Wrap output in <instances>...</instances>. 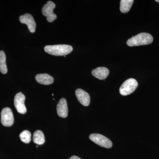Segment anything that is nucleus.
<instances>
[{"label":"nucleus","instance_id":"obj_11","mask_svg":"<svg viewBox=\"0 0 159 159\" xmlns=\"http://www.w3.org/2000/svg\"><path fill=\"white\" fill-rule=\"evenodd\" d=\"M109 74L108 69L104 67H99L94 69L92 72V74L94 77L99 80L106 79Z\"/></svg>","mask_w":159,"mask_h":159},{"label":"nucleus","instance_id":"obj_1","mask_svg":"<svg viewBox=\"0 0 159 159\" xmlns=\"http://www.w3.org/2000/svg\"><path fill=\"white\" fill-rule=\"evenodd\" d=\"M153 40V37L150 34L141 33L129 39L126 43L129 47L146 45L152 43Z\"/></svg>","mask_w":159,"mask_h":159},{"label":"nucleus","instance_id":"obj_7","mask_svg":"<svg viewBox=\"0 0 159 159\" xmlns=\"http://www.w3.org/2000/svg\"><path fill=\"white\" fill-rule=\"evenodd\" d=\"M25 97L22 93H18L14 98V105L16 110L21 114H25L27 112L25 101Z\"/></svg>","mask_w":159,"mask_h":159},{"label":"nucleus","instance_id":"obj_2","mask_svg":"<svg viewBox=\"0 0 159 159\" xmlns=\"http://www.w3.org/2000/svg\"><path fill=\"white\" fill-rule=\"evenodd\" d=\"M73 48L69 45L60 44L46 46L44 48L46 52L54 56H65L73 51Z\"/></svg>","mask_w":159,"mask_h":159},{"label":"nucleus","instance_id":"obj_10","mask_svg":"<svg viewBox=\"0 0 159 159\" xmlns=\"http://www.w3.org/2000/svg\"><path fill=\"white\" fill-rule=\"evenodd\" d=\"M57 111L59 117L65 118L67 116L68 109L66 100L65 98H62L60 100L57 105Z\"/></svg>","mask_w":159,"mask_h":159},{"label":"nucleus","instance_id":"obj_8","mask_svg":"<svg viewBox=\"0 0 159 159\" xmlns=\"http://www.w3.org/2000/svg\"><path fill=\"white\" fill-rule=\"evenodd\" d=\"M20 21L22 24H26L28 26L29 31L31 33L35 32L36 29V23L34 18L29 13L20 16L19 18Z\"/></svg>","mask_w":159,"mask_h":159},{"label":"nucleus","instance_id":"obj_19","mask_svg":"<svg viewBox=\"0 0 159 159\" xmlns=\"http://www.w3.org/2000/svg\"><path fill=\"white\" fill-rule=\"evenodd\" d=\"M52 96H54V94H52Z\"/></svg>","mask_w":159,"mask_h":159},{"label":"nucleus","instance_id":"obj_5","mask_svg":"<svg viewBox=\"0 0 159 159\" xmlns=\"http://www.w3.org/2000/svg\"><path fill=\"white\" fill-rule=\"evenodd\" d=\"M55 7L56 5L54 2L51 1H48L43 6L42 9L43 14L47 17V20L49 22H53L57 19V15L53 12Z\"/></svg>","mask_w":159,"mask_h":159},{"label":"nucleus","instance_id":"obj_12","mask_svg":"<svg viewBox=\"0 0 159 159\" xmlns=\"http://www.w3.org/2000/svg\"><path fill=\"white\" fill-rule=\"evenodd\" d=\"M35 80L39 83L44 85H49L54 83V79L48 74H38L35 76Z\"/></svg>","mask_w":159,"mask_h":159},{"label":"nucleus","instance_id":"obj_14","mask_svg":"<svg viewBox=\"0 0 159 159\" xmlns=\"http://www.w3.org/2000/svg\"><path fill=\"white\" fill-rule=\"evenodd\" d=\"M33 139L34 143L39 145H43L45 142L44 134L41 130H36L34 132Z\"/></svg>","mask_w":159,"mask_h":159},{"label":"nucleus","instance_id":"obj_17","mask_svg":"<svg viewBox=\"0 0 159 159\" xmlns=\"http://www.w3.org/2000/svg\"><path fill=\"white\" fill-rule=\"evenodd\" d=\"M70 159H81L79 157L76 156H74L71 157Z\"/></svg>","mask_w":159,"mask_h":159},{"label":"nucleus","instance_id":"obj_15","mask_svg":"<svg viewBox=\"0 0 159 159\" xmlns=\"http://www.w3.org/2000/svg\"><path fill=\"white\" fill-rule=\"evenodd\" d=\"M0 71L3 74H6L8 72L6 63V55L2 51H0Z\"/></svg>","mask_w":159,"mask_h":159},{"label":"nucleus","instance_id":"obj_6","mask_svg":"<svg viewBox=\"0 0 159 159\" xmlns=\"http://www.w3.org/2000/svg\"><path fill=\"white\" fill-rule=\"evenodd\" d=\"M1 122L4 126H10L14 122V116L11 109L9 107L3 108L1 112Z\"/></svg>","mask_w":159,"mask_h":159},{"label":"nucleus","instance_id":"obj_18","mask_svg":"<svg viewBox=\"0 0 159 159\" xmlns=\"http://www.w3.org/2000/svg\"><path fill=\"white\" fill-rule=\"evenodd\" d=\"M155 1L157 2H159V0H156Z\"/></svg>","mask_w":159,"mask_h":159},{"label":"nucleus","instance_id":"obj_3","mask_svg":"<svg viewBox=\"0 0 159 159\" xmlns=\"http://www.w3.org/2000/svg\"><path fill=\"white\" fill-rule=\"evenodd\" d=\"M138 86V83L135 79L130 78L123 82L119 89V93L122 96H127L133 93Z\"/></svg>","mask_w":159,"mask_h":159},{"label":"nucleus","instance_id":"obj_16","mask_svg":"<svg viewBox=\"0 0 159 159\" xmlns=\"http://www.w3.org/2000/svg\"><path fill=\"white\" fill-rule=\"evenodd\" d=\"M20 139L23 142L29 143L31 142V133L29 131L25 130L21 133L20 135Z\"/></svg>","mask_w":159,"mask_h":159},{"label":"nucleus","instance_id":"obj_13","mask_svg":"<svg viewBox=\"0 0 159 159\" xmlns=\"http://www.w3.org/2000/svg\"><path fill=\"white\" fill-rule=\"evenodd\" d=\"M133 0H121L120 1V10L122 13H126L130 10L133 4Z\"/></svg>","mask_w":159,"mask_h":159},{"label":"nucleus","instance_id":"obj_9","mask_svg":"<svg viewBox=\"0 0 159 159\" xmlns=\"http://www.w3.org/2000/svg\"><path fill=\"white\" fill-rule=\"evenodd\" d=\"M75 93L77 99L82 105L84 106H88L89 105L90 97L88 93L79 89L76 90Z\"/></svg>","mask_w":159,"mask_h":159},{"label":"nucleus","instance_id":"obj_4","mask_svg":"<svg viewBox=\"0 0 159 159\" xmlns=\"http://www.w3.org/2000/svg\"><path fill=\"white\" fill-rule=\"evenodd\" d=\"M89 139L97 145L106 148H111L112 146V142L107 138L98 134H93L89 136Z\"/></svg>","mask_w":159,"mask_h":159}]
</instances>
